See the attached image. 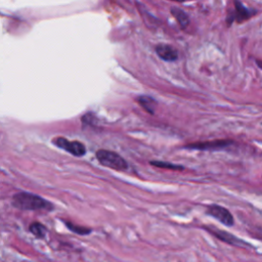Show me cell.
Wrapping results in <instances>:
<instances>
[{
	"label": "cell",
	"mask_w": 262,
	"mask_h": 262,
	"mask_svg": "<svg viewBox=\"0 0 262 262\" xmlns=\"http://www.w3.org/2000/svg\"><path fill=\"white\" fill-rule=\"evenodd\" d=\"M12 205L19 210L51 211L53 205L40 195L31 192H18L12 198Z\"/></svg>",
	"instance_id": "6da1fadb"
},
{
	"label": "cell",
	"mask_w": 262,
	"mask_h": 262,
	"mask_svg": "<svg viewBox=\"0 0 262 262\" xmlns=\"http://www.w3.org/2000/svg\"><path fill=\"white\" fill-rule=\"evenodd\" d=\"M96 159L98 162L107 168L117 170V171H125L128 169V163L125 159H123L119 154L107 150V149H99L96 151Z\"/></svg>",
	"instance_id": "7a4b0ae2"
},
{
	"label": "cell",
	"mask_w": 262,
	"mask_h": 262,
	"mask_svg": "<svg viewBox=\"0 0 262 262\" xmlns=\"http://www.w3.org/2000/svg\"><path fill=\"white\" fill-rule=\"evenodd\" d=\"M52 142L59 148L67 150L75 157H82L86 154L85 145L78 140L70 141L64 137H55L52 139Z\"/></svg>",
	"instance_id": "3957f363"
},
{
	"label": "cell",
	"mask_w": 262,
	"mask_h": 262,
	"mask_svg": "<svg viewBox=\"0 0 262 262\" xmlns=\"http://www.w3.org/2000/svg\"><path fill=\"white\" fill-rule=\"evenodd\" d=\"M207 214L214 217L215 219H217L226 226L233 225V217L231 213L224 207L218 205H210L207 207Z\"/></svg>",
	"instance_id": "277c9868"
},
{
	"label": "cell",
	"mask_w": 262,
	"mask_h": 262,
	"mask_svg": "<svg viewBox=\"0 0 262 262\" xmlns=\"http://www.w3.org/2000/svg\"><path fill=\"white\" fill-rule=\"evenodd\" d=\"M231 141L229 140H214V141H207V142H199V143H191L186 146V148L192 149H201V150H219L227 147Z\"/></svg>",
	"instance_id": "5b68a950"
},
{
	"label": "cell",
	"mask_w": 262,
	"mask_h": 262,
	"mask_svg": "<svg viewBox=\"0 0 262 262\" xmlns=\"http://www.w3.org/2000/svg\"><path fill=\"white\" fill-rule=\"evenodd\" d=\"M205 229L208 230L214 236H216L218 239H220V241H222L224 243H227V244L232 245V246H245V242L244 241L237 238L236 236H234L231 233H228L226 231L217 229L215 227H205Z\"/></svg>",
	"instance_id": "8992f818"
},
{
	"label": "cell",
	"mask_w": 262,
	"mask_h": 262,
	"mask_svg": "<svg viewBox=\"0 0 262 262\" xmlns=\"http://www.w3.org/2000/svg\"><path fill=\"white\" fill-rule=\"evenodd\" d=\"M156 52L159 55V57L165 61H174L178 58V51L169 44L157 45Z\"/></svg>",
	"instance_id": "52a82bcc"
},
{
	"label": "cell",
	"mask_w": 262,
	"mask_h": 262,
	"mask_svg": "<svg viewBox=\"0 0 262 262\" xmlns=\"http://www.w3.org/2000/svg\"><path fill=\"white\" fill-rule=\"evenodd\" d=\"M234 6H235L234 13L231 16V18L229 20V24L232 21V19H235L237 23H243V21L247 20L248 18H250L253 13H255L254 11L249 10V8L244 6L243 3L238 2V1L234 2Z\"/></svg>",
	"instance_id": "ba28073f"
},
{
	"label": "cell",
	"mask_w": 262,
	"mask_h": 262,
	"mask_svg": "<svg viewBox=\"0 0 262 262\" xmlns=\"http://www.w3.org/2000/svg\"><path fill=\"white\" fill-rule=\"evenodd\" d=\"M136 101L142 106V108L149 113V114H155V110H156V105H157V102L154 98H151L150 96H147V95H140L136 98Z\"/></svg>",
	"instance_id": "9c48e42d"
},
{
	"label": "cell",
	"mask_w": 262,
	"mask_h": 262,
	"mask_svg": "<svg viewBox=\"0 0 262 262\" xmlns=\"http://www.w3.org/2000/svg\"><path fill=\"white\" fill-rule=\"evenodd\" d=\"M170 11L182 29H185L188 26L189 18H188V15L185 13V11H183L178 7H171Z\"/></svg>",
	"instance_id": "30bf717a"
},
{
	"label": "cell",
	"mask_w": 262,
	"mask_h": 262,
	"mask_svg": "<svg viewBox=\"0 0 262 262\" xmlns=\"http://www.w3.org/2000/svg\"><path fill=\"white\" fill-rule=\"evenodd\" d=\"M30 231L36 236V237H39V238H43L46 234V227L39 223V222H34L30 225Z\"/></svg>",
	"instance_id": "8fae6325"
},
{
	"label": "cell",
	"mask_w": 262,
	"mask_h": 262,
	"mask_svg": "<svg viewBox=\"0 0 262 262\" xmlns=\"http://www.w3.org/2000/svg\"><path fill=\"white\" fill-rule=\"evenodd\" d=\"M64 224L67 225V227L77 233V234H81V235H86V234H89L91 232V229L88 228V227H84V226H80V225H77L75 223H72V222H69V221H66Z\"/></svg>",
	"instance_id": "7c38bea8"
},
{
	"label": "cell",
	"mask_w": 262,
	"mask_h": 262,
	"mask_svg": "<svg viewBox=\"0 0 262 262\" xmlns=\"http://www.w3.org/2000/svg\"><path fill=\"white\" fill-rule=\"evenodd\" d=\"M150 164L152 166L162 168V169H170V170H182L183 167L182 166H178V165H174L168 162H160V161H152L150 162Z\"/></svg>",
	"instance_id": "4fadbf2b"
}]
</instances>
